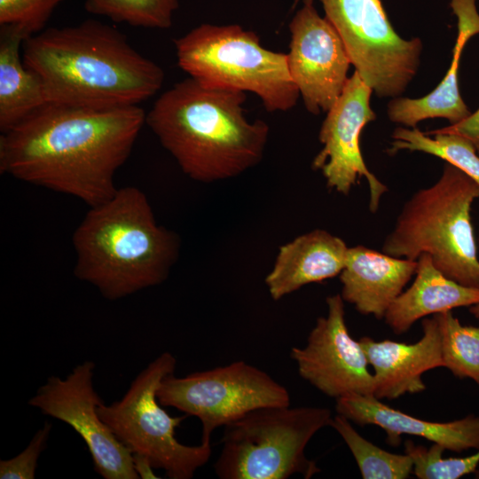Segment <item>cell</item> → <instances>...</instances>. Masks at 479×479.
I'll return each instance as SVG.
<instances>
[{"label":"cell","mask_w":479,"mask_h":479,"mask_svg":"<svg viewBox=\"0 0 479 479\" xmlns=\"http://www.w3.org/2000/svg\"><path fill=\"white\" fill-rule=\"evenodd\" d=\"M477 246L479 247V230H478V237H477Z\"/></svg>","instance_id":"obj_33"},{"label":"cell","mask_w":479,"mask_h":479,"mask_svg":"<svg viewBox=\"0 0 479 479\" xmlns=\"http://www.w3.org/2000/svg\"><path fill=\"white\" fill-rule=\"evenodd\" d=\"M435 133H449L461 136L472 143L479 154V109L455 124L425 132L427 135Z\"/></svg>","instance_id":"obj_29"},{"label":"cell","mask_w":479,"mask_h":479,"mask_svg":"<svg viewBox=\"0 0 479 479\" xmlns=\"http://www.w3.org/2000/svg\"><path fill=\"white\" fill-rule=\"evenodd\" d=\"M133 467L138 478H159L153 470L155 469L151 461L145 456L132 453Z\"/></svg>","instance_id":"obj_30"},{"label":"cell","mask_w":479,"mask_h":479,"mask_svg":"<svg viewBox=\"0 0 479 479\" xmlns=\"http://www.w3.org/2000/svg\"><path fill=\"white\" fill-rule=\"evenodd\" d=\"M469 311L475 318H479V302L469 307Z\"/></svg>","instance_id":"obj_31"},{"label":"cell","mask_w":479,"mask_h":479,"mask_svg":"<svg viewBox=\"0 0 479 479\" xmlns=\"http://www.w3.org/2000/svg\"><path fill=\"white\" fill-rule=\"evenodd\" d=\"M444 447L432 444L428 448L408 440L404 453L412 460V473L420 479H458L474 473L479 465V449L462 458H443Z\"/></svg>","instance_id":"obj_26"},{"label":"cell","mask_w":479,"mask_h":479,"mask_svg":"<svg viewBox=\"0 0 479 479\" xmlns=\"http://www.w3.org/2000/svg\"><path fill=\"white\" fill-rule=\"evenodd\" d=\"M139 106L92 109L48 103L0 137V172L94 207L117 191L116 171L145 124Z\"/></svg>","instance_id":"obj_1"},{"label":"cell","mask_w":479,"mask_h":479,"mask_svg":"<svg viewBox=\"0 0 479 479\" xmlns=\"http://www.w3.org/2000/svg\"><path fill=\"white\" fill-rule=\"evenodd\" d=\"M479 302V288L457 283L444 275L422 254L417 259L415 279L389 305L384 319L397 334L407 332L419 319L429 315L470 307Z\"/></svg>","instance_id":"obj_20"},{"label":"cell","mask_w":479,"mask_h":479,"mask_svg":"<svg viewBox=\"0 0 479 479\" xmlns=\"http://www.w3.org/2000/svg\"><path fill=\"white\" fill-rule=\"evenodd\" d=\"M22 59L42 80L49 102L69 106H138L164 81L162 68L137 51L125 35L95 20L27 38Z\"/></svg>","instance_id":"obj_2"},{"label":"cell","mask_w":479,"mask_h":479,"mask_svg":"<svg viewBox=\"0 0 479 479\" xmlns=\"http://www.w3.org/2000/svg\"><path fill=\"white\" fill-rule=\"evenodd\" d=\"M332 420L325 407L253 410L224 427L215 472L221 479H286L294 474L310 479L320 469L306 457V446Z\"/></svg>","instance_id":"obj_7"},{"label":"cell","mask_w":479,"mask_h":479,"mask_svg":"<svg viewBox=\"0 0 479 479\" xmlns=\"http://www.w3.org/2000/svg\"><path fill=\"white\" fill-rule=\"evenodd\" d=\"M372 92L357 72L349 77L342 94L326 112L318 135L322 149L312 167L322 173L328 188L343 195L364 177L369 186V209L374 213L388 188L368 169L360 148L364 127L376 118L370 106Z\"/></svg>","instance_id":"obj_12"},{"label":"cell","mask_w":479,"mask_h":479,"mask_svg":"<svg viewBox=\"0 0 479 479\" xmlns=\"http://www.w3.org/2000/svg\"><path fill=\"white\" fill-rule=\"evenodd\" d=\"M95 363L77 365L65 378L50 376L28 404L70 426L84 441L94 470L104 479H137L132 452L101 420L104 401L94 389Z\"/></svg>","instance_id":"obj_11"},{"label":"cell","mask_w":479,"mask_h":479,"mask_svg":"<svg viewBox=\"0 0 479 479\" xmlns=\"http://www.w3.org/2000/svg\"><path fill=\"white\" fill-rule=\"evenodd\" d=\"M348 248L341 238L321 229L281 246L265 278L270 295L278 301L303 286L340 275Z\"/></svg>","instance_id":"obj_18"},{"label":"cell","mask_w":479,"mask_h":479,"mask_svg":"<svg viewBox=\"0 0 479 479\" xmlns=\"http://www.w3.org/2000/svg\"><path fill=\"white\" fill-rule=\"evenodd\" d=\"M246 98L189 77L156 99L145 124L192 180L232 178L262 161L270 134L267 122L247 118Z\"/></svg>","instance_id":"obj_3"},{"label":"cell","mask_w":479,"mask_h":479,"mask_svg":"<svg viewBox=\"0 0 479 479\" xmlns=\"http://www.w3.org/2000/svg\"><path fill=\"white\" fill-rule=\"evenodd\" d=\"M330 426L349 447L362 478L405 479L412 473L413 463L406 453H392L373 444L363 437L343 415L337 413L333 417Z\"/></svg>","instance_id":"obj_23"},{"label":"cell","mask_w":479,"mask_h":479,"mask_svg":"<svg viewBox=\"0 0 479 479\" xmlns=\"http://www.w3.org/2000/svg\"><path fill=\"white\" fill-rule=\"evenodd\" d=\"M51 424L45 421L27 446L18 455L0 460L1 479H34L39 457L46 448Z\"/></svg>","instance_id":"obj_28"},{"label":"cell","mask_w":479,"mask_h":479,"mask_svg":"<svg viewBox=\"0 0 479 479\" xmlns=\"http://www.w3.org/2000/svg\"><path fill=\"white\" fill-rule=\"evenodd\" d=\"M162 406L197 417L201 441L211 443L214 430L249 412L290 405L288 390L263 370L244 361L196 372L183 377L166 376L157 390Z\"/></svg>","instance_id":"obj_9"},{"label":"cell","mask_w":479,"mask_h":479,"mask_svg":"<svg viewBox=\"0 0 479 479\" xmlns=\"http://www.w3.org/2000/svg\"><path fill=\"white\" fill-rule=\"evenodd\" d=\"M177 359L163 352L132 381L124 396L98 407L101 420L132 453L146 457L170 479H191L211 457V443L186 445L176 429L187 415L170 416L157 398L161 381L174 373Z\"/></svg>","instance_id":"obj_8"},{"label":"cell","mask_w":479,"mask_h":479,"mask_svg":"<svg viewBox=\"0 0 479 479\" xmlns=\"http://www.w3.org/2000/svg\"><path fill=\"white\" fill-rule=\"evenodd\" d=\"M439 326L443 367L479 386V326H464L452 311L435 314Z\"/></svg>","instance_id":"obj_24"},{"label":"cell","mask_w":479,"mask_h":479,"mask_svg":"<svg viewBox=\"0 0 479 479\" xmlns=\"http://www.w3.org/2000/svg\"><path fill=\"white\" fill-rule=\"evenodd\" d=\"M335 409L357 425L380 427L393 445L399 444L402 435H411L455 452L479 449V417L475 415L449 422L428 421L389 407L373 396L357 394L336 399Z\"/></svg>","instance_id":"obj_16"},{"label":"cell","mask_w":479,"mask_h":479,"mask_svg":"<svg viewBox=\"0 0 479 479\" xmlns=\"http://www.w3.org/2000/svg\"><path fill=\"white\" fill-rule=\"evenodd\" d=\"M416 269L417 261L395 257L363 245L349 247L345 266L339 275L341 295L359 313L384 318Z\"/></svg>","instance_id":"obj_17"},{"label":"cell","mask_w":479,"mask_h":479,"mask_svg":"<svg viewBox=\"0 0 479 479\" xmlns=\"http://www.w3.org/2000/svg\"><path fill=\"white\" fill-rule=\"evenodd\" d=\"M319 1L361 79L379 97L401 95L416 75L421 41L400 37L381 0Z\"/></svg>","instance_id":"obj_10"},{"label":"cell","mask_w":479,"mask_h":479,"mask_svg":"<svg viewBox=\"0 0 479 479\" xmlns=\"http://www.w3.org/2000/svg\"><path fill=\"white\" fill-rule=\"evenodd\" d=\"M476 200L479 184L446 162L436 183L405 201L382 252L413 261L427 254L447 278L479 288L477 242L471 223Z\"/></svg>","instance_id":"obj_5"},{"label":"cell","mask_w":479,"mask_h":479,"mask_svg":"<svg viewBox=\"0 0 479 479\" xmlns=\"http://www.w3.org/2000/svg\"><path fill=\"white\" fill-rule=\"evenodd\" d=\"M389 153L401 150L423 152L445 161L479 184V154L470 141L449 133L427 135L417 128H397Z\"/></svg>","instance_id":"obj_22"},{"label":"cell","mask_w":479,"mask_h":479,"mask_svg":"<svg viewBox=\"0 0 479 479\" xmlns=\"http://www.w3.org/2000/svg\"><path fill=\"white\" fill-rule=\"evenodd\" d=\"M474 475H475V478L479 479V469L478 468L474 472Z\"/></svg>","instance_id":"obj_32"},{"label":"cell","mask_w":479,"mask_h":479,"mask_svg":"<svg viewBox=\"0 0 479 479\" xmlns=\"http://www.w3.org/2000/svg\"><path fill=\"white\" fill-rule=\"evenodd\" d=\"M174 44L179 67L201 84L254 93L268 112H287L297 103L287 54L264 48L254 31L204 23Z\"/></svg>","instance_id":"obj_6"},{"label":"cell","mask_w":479,"mask_h":479,"mask_svg":"<svg viewBox=\"0 0 479 479\" xmlns=\"http://www.w3.org/2000/svg\"><path fill=\"white\" fill-rule=\"evenodd\" d=\"M451 7L458 18V35L449 70L429 94L420 98H397L390 101L388 115L392 122L415 128L426 119L444 118L455 124L470 115L459 90L458 70L466 43L479 34V13L475 0H451Z\"/></svg>","instance_id":"obj_19"},{"label":"cell","mask_w":479,"mask_h":479,"mask_svg":"<svg viewBox=\"0 0 479 479\" xmlns=\"http://www.w3.org/2000/svg\"><path fill=\"white\" fill-rule=\"evenodd\" d=\"M326 304L327 315L317 319L306 345L291 349L300 376L335 399L352 394L373 396V374L360 342L349 332L342 295L328 296Z\"/></svg>","instance_id":"obj_13"},{"label":"cell","mask_w":479,"mask_h":479,"mask_svg":"<svg viewBox=\"0 0 479 479\" xmlns=\"http://www.w3.org/2000/svg\"><path fill=\"white\" fill-rule=\"evenodd\" d=\"M27 38L20 28L0 26V131H8L50 103L40 77L27 68L20 48Z\"/></svg>","instance_id":"obj_21"},{"label":"cell","mask_w":479,"mask_h":479,"mask_svg":"<svg viewBox=\"0 0 479 479\" xmlns=\"http://www.w3.org/2000/svg\"><path fill=\"white\" fill-rule=\"evenodd\" d=\"M178 0H85L88 12L114 22L149 28H169Z\"/></svg>","instance_id":"obj_25"},{"label":"cell","mask_w":479,"mask_h":479,"mask_svg":"<svg viewBox=\"0 0 479 479\" xmlns=\"http://www.w3.org/2000/svg\"><path fill=\"white\" fill-rule=\"evenodd\" d=\"M64 0H0V26L21 29L28 37L43 31Z\"/></svg>","instance_id":"obj_27"},{"label":"cell","mask_w":479,"mask_h":479,"mask_svg":"<svg viewBox=\"0 0 479 479\" xmlns=\"http://www.w3.org/2000/svg\"><path fill=\"white\" fill-rule=\"evenodd\" d=\"M423 334L411 344L391 340L375 341L370 337L359 340L373 368V397L397 399L407 393L426 389L422 374L443 367L438 322L435 315L421 322Z\"/></svg>","instance_id":"obj_15"},{"label":"cell","mask_w":479,"mask_h":479,"mask_svg":"<svg viewBox=\"0 0 479 479\" xmlns=\"http://www.w3.org/2000/svg\"><path fill=\"white\" fill-rule=\"evenodd\" d=\"M287 63L306 109L327 112L342 94L351 65L343 42L332 23L321 17L312 0H304L289 26Z\"/></svg>","instance_id":"obj_14"},{"label":"cell","mask_w":479,"mask_h":479,"mask_svg":"<svg viewBox=\"0 0 479 479\" xmlns=\"http://www.w3.org/2000/svg\"><path fill=\"white\" fill-rule=\"evenodd\" d=\"M74 275L115 301L163 283L180 252V238L160 225L145 194L118 188L90 207L72 237Z\"/></svg>","instance_id":"obj_4"}]
</instances>
